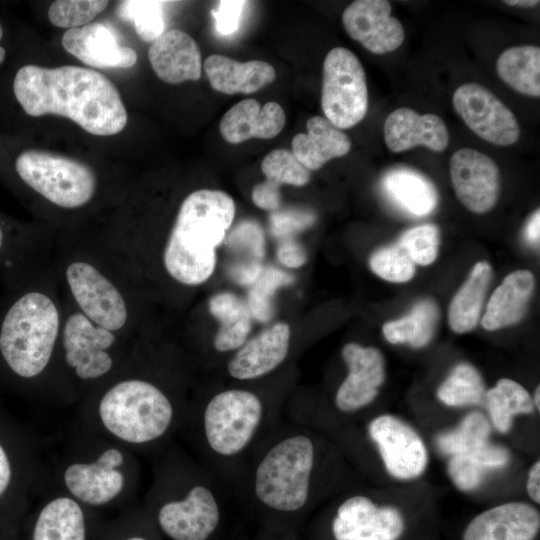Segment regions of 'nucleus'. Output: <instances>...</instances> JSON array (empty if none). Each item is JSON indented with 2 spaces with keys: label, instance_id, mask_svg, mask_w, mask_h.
<instances>
[{
  "label": "nucleus",
  "instance_id": "393cba45",
  "mask_svg": "<svg viewBox=\"0 0 540 540\" xmlns=\"http://www.w3.org/2000/svg\"><path fill=\"white\" fill-rule=\"evenodd\" d=\"M203 67L211 87L229 95L257 92L276 77L273 66L265 61L239 62L219 54L208 56Z\"/></svg>",
  "mask_w": 540,
  "mask_h": 540
},
{
  "label": "nucleus",
  "instance_id": "f257e3e1",
  "mask_svg": "<svg viewBox=\"0 0 540 540\" xmlns=\"http://www.w3.org/2000/svg\"><path fill=\"white\" fill-rule=\"evenodd\" d=\"M52 264L62 296L90 320L127 338L148 333L149 286L106 230H60Z\"/></svg>",
  "mask_w": 540,
  "mask_h": 540
},
{
  "label": "nucleus",
  "instance_id": "39448f33",
  "mask_svg": "<svg viewBox=\"0 0 540 540\" xmlns=\"http://www.w3.org/2000/svg\"><path fill=\"white\" fill-rule=\"evenodd\" d=\"M138 338L96 324L63 297L58 383L102 387L127 365Z\"/></svg>",
  "mask_w": 540,
  "mask_h": 540
},
{
  "label": "nucleus",
  "instance_id": "423d86ee",
  "mask_svg": "<svg viewBox=\"0 0 540 540\" xmlns=\"http://www.w3.org/2000/svg\"><path fill=\"white\" fill-rule=\"evenodd\" d=\"M98 397L102 425L128 444L142 445L161 438L174 418L167 393L152 380L128 371L127 365L100 387Z\"/></svg>",
  "mask_w": 540,
  "mask_h": 540
},
{
  "label": "nucleus",
  "instance_id": "4be33fe9",
  "mask_svg": "<svg viewBox=\"0 0 540 540\" xmlns=\"http://www.w3.org/2000/svg\"><path fill=\"white\" fill-rule=\"evenodd\" d=\"M148 58L159 79L170 84L201 77V52L197 42L186 32L171 29L149 47Z\"/></svg>",
  "mask_w": 540,
  "mask_h": 540
},
{
  "label": "nucleus",
  "instance_id": "13d9d810",
  "mask_svg": "<svg viewBox=\"0 0 540 540\" xmlns=\"http://www.w3.org/2000/svg\"><path fill=\"white\" fill-rule=\"evenodd\" d=\"M2 36H3V28H2V26L0 24V40H1Z\"/></svg>",
  "mask_w": 540,
  "mask_h": 540
},
{
  "label": "nucleus",
  "instance_id": "1a4fd4ad",
  "mask_svg": "<svg viewBox=\"0 0 540 540\" xmlns=\"http://www.w3.org/2000/svg\"><path fill=\"white\" fill-rule=\"evenodd\" d=\"M260 398L243 389L214 395L203 412V431L210 449L219 456L240 454L253 440L263 415Z\"/></svg>",
  "mask_w": 540,
  "mask_h": 540
},
{
  "label": "nucleus",
  "instance_id": "8fccbe9b",
  "mask_svg": "<svg viewBox=\"0 0 540 540\" xmlns=\"http://www.w3.org/2000/svg\"><path fill=\"white\" fill-rule=\"evenodd\" d=\"M527 492L531 499L540 502V463L536 461L531 467L527 478Z\"/></svg>",
  "mask_w": 540,
  "mask_h": 540
},
{
  "label": "nucleus",
  "instance_id": "473e14b6",
  "mask_svg": "<svg viewBox=\"0 0 540 540\" xmlns=\"http://www.w3.org/2000/svg\"><path fill=\"white\" fill-rule=\"evenodd\" d=\"M509 458L506 448L488 441L473 451L452 455L448 473L459 489L470 491L480 485L488 469L505 466Z\"/></svg>",
  "mask_w": 540,
  "mask_h": 540
},
{
  "label": "nucleus",
  "instance_id": "4468645a",
  "mask_svg": "<svg viewBox=\"0 0 540 540\" xmlns=\"http://www.w3.org/2000/svg\"><path fill=\"white\" fill-rule=\"evenodd\" d=\"M404 528L398 509L378 506L362 495L346 499L332 521L335 540H398Z\"/></svg>",
  "mask_w": 540,
  "mask_h": 540
},
{
  "label": "nucleus",
  "instance_id": "c03bdc74",
  "mask_svg": "<svg viewBox=\"0 0 540 540\" xmlns=\"http://www.w3.org/2000/svg\"><path fill=\"white\" fill-rule=\"evenodd\" d=\"M439 229L434 224H422L405 231L398 245L419 265L431 264L438 255Z\"/></svg>",
  "mask_w": 540,
  "mask_h": 540
},
{
  "label": "nucleus",
  "instance_id": "e433bc0d",
  "mask_svg": "<svg viewBox=\"0 0 540 540\" xmlns=\"http://www.w3.org/2000/svg\"><path fill=\"white\" fill-rule=\"evenodd\" d=\"M163 4L155 0H125L119 2L116 15L122 21L133 23L140 39L154 42L165 32Z\"/></svg>",
  "mask_w": 540,
  "mask_h": 540
},
{
  "label": "nucleus",
  "instance_id": "20e7f679",
  "mask_svg": "<svg viewBox=\"0 0 540 540\" xmlns=\"http://www.w3.org/2000/svg\"><path fill=\"white\" fill-rule=\"evenodd\" d=\"M13 91L26 114L63 116L93 135H115L127 123L118 89L92 69L25 65L15 75Z\"/></svg>",
  "mask_w": 540,
  "mask_h": 540
},
{
  "label": "nucleus",
  "instance_id": "7ed1b4c3",
  "mask_svg": "<svg viewBox=\"0 0 540 540\" xmlns=\"http://www.w3.org/2000/svg\"><path fill=\"white\" fill-rule=\"evenodd\" d=\"M235 203L221 190L198 189L188 194L162 242L129 258L148 286L168 281L192 288L206 282L216 266V249L225 240L235 216Z\"/></svg>",
  "mask_w": 540,
  "mask_h": 540
},
{
  "label": "nucleus",
  "instance_id": "f8f14e48",
  "mask_svg": "<svg viewBox=\"0 0 540 540\" xmlns=\"http://www.w3.org/2000/svg\"><path fill=\"white\" fill-rule=\"evenodd\" d=\"M221 521V509L213 491L194 485L180 499L165 502L157 512L160 530L171 540H208Z\"/></svg>",
  "mask_w": 540,
  "mask_h": 540
},
{
  "label": "nucleus",
  "instance_id": "37998d69",
  "mask_svg": "<svg viewBox=\"0 0 540 540\" xmlns=\"http://www.w3.org/2000/svg\"><path fill=\"white\" fill-rule=\"evenodd\" d=\"M369 264L376 275L391 282H406L415 274V263L398 244L375 251Z\"/></svg>",
  "mask_w": 540,
  "mask_h": 540
},
{
  "label": "nucleus",
  "instance_id": "49530a36",
  "mask_svg": "<svg viewBox=\"0 0 540 540\" xmlns=\"http://www.w3.org/2000/svg\"><path fill=\"white\" fill-rule=\"evenodd\" d=\"M245 4L240 0H223L211 11L220 35L229 36L238 29Z\"/></svg>",
  "mask_w": 540,
  "mask_h": 540
},
{
  "label": "nucleus",
  "instance_id": "bb28decb",
  "mask_svg": "<svg viewBox=\"0 0 540 540\" xmlns=\"http://www.w3.org/2000/svg\"><path fill=\"white\" fill-rule=\"evenodd\" d=\"M307 133H298L292 140V153L310 170H318L328 161L346 155L351 148L349 137L325 117L307 120Z\"/></svg>",
  "mask_w": 540,
  "mask_h": 540
},
{
  "label": "nucleus",
  "instance_id": "c85d7f7f",
  "mask_svg": "<svg viewBox=\"0 0 540 540\" xmlns=\"http://www.w3.org/2000/svg\"><path fill=\"white\" fill-rule=\"evenodd\" d=\"M32 540H86L83 509L72 497L50 500L39 512Z\"/></svg>",
  "mask_w": 540,
  "mask_h": 540
},
{
  "label": "nucleus",
  "instance_id": "de8ad7c7",
  "mask_svg": "<svg viewBox=\"0 0 540 540\" xmlns=\"http://www.w3.org/2000/svg\"><path fill=\"white\" fill-rule=\"evenodd\" d=\"M252 201L260 209L276 211L281 202L280 186L268 180L257 184L252 190Z\"/></svg>",
  "mask_w": 540,
  "mask_h": 540
},
{
  "label": "nucleus",
  "instance_id": "a211bd4d",
  "mask_svg": "<svg viewBox=\"0 0 540 540\" xmlns=\"http://www.w3.org/2000/svg\"><path fill=\"white\" fill-rule=\"evenodd\" d=\"M348 375L339 386L335 403L343 412H353L370 404L385 377L384 359L374 347L348 343L342 349Z\"/></svg>",
  "mask_w": 540,
  "mask_h": 540
},
{
  "label": "nucleus",
  "instance_id": "c9c22d12",
  "mask_svg": "<svg viewBox=\"0 0 540 540\" xmlns=\"http://www.w3.org/2000/svg\"><path fill=\"white\" fill-rule=\"evenodd\" d=\"M437 396L452 407L479 404L485 397L484 382L472 365L460 363L440 385Z\"/></svg>",
  "mask_w": 540,
  "mask_h": 540
},
{
  "label": "nucleus",
  "instance_id": "5fc2aeb1",
  "mask_svg": "<svg viewBox=\"0 0 540 540\" xmlns=\"http://www.w3.org/2000/svg\"><path fill=\"white\" fill-rule=\"evenodd\" d=\"M539 394H540V388L539 386H537L536 390H535V393H534V399L532 400L533 401V404L536 406V408L539 410Z\"/></svg>",
  "mask_w": 540,
  "mask_h": 540
},
{
  "label": "nucleus",
  "instance_id": "412c9836",
  "mask_svg": "<svg viewBox=\"0 0 540 540\" xmlns=\"http://www.w3.org/2000/svg\"><path fill=\"white\" fill-rule=\"evenodd\" d=\"M290 334L289 325L278 322L246 341L228 363L230 376L251 380L273 371L288 354Z\"/></svg>",
  "mask_w": 540,
  "mask_h": 540
},
{
  "label": "nucleus",
  "instance_id": "6e6d98bb",
  "mask_svg": "<svg viewBox=\"0 0 540 540\" xmlns=\"http://www.w3.org/2000/svg\"><path fill=\"white\" fill-rule=\"evenodd\" d=\"M125 540H148L147 538L143 537V536H131V537H128L127 539Z\"/></svg>",
  "mask_w": 540,
  "mask_h": 540
},
{
  "label": "nucleus",
  "instance_id": "4d7b16f0",
  "mask_svg": "<svg viewBox=\"0 0 540 540\" xmlns=\"http://www.w3.org/2000/svg\"><path fill=\"white\" fill-rule=\"evenodd\" d=\"M5 59V49L0 46V63H2Z\"/></svg>",
  "mask_w": 540,
  "mask_h": 540
},
{
  "label": "nucleus",
  "instance_id": "864d4df0",
  "mask_svg": "<svg viewBox=\"0 0 540 540\" xmlns=\"http://www.w3.org/2000/svg\"><path fill=\"white\" fill-rule=\"evenodd\" d=\"M505 4L519 7H534L539 4L538 0H505Z\"/></svg>",
  "mask_w": 540,
  "mask_h": 540
},
{
  "label": "nucleus",
  "instance_id": "cd10ccee",
  "mask_svg": "<svg viewBox=\"0 0 540 540\" xmlns=\"http://www.w3.org/2000/svg\"><path fill=\"white\" fill-rule=\"evenodd\" d=\"M534 285V276L528 270L507 275L488 301L482 326L492 331L517 323L526 313Z\"/></svg>",
  "mask_w": 540,
  "mask_h": 540
},
{
  "label": "nucleus",
  "instance_id": "603ef678",
  "mask_svg": "<svg viewBox=\"0 0 540 540\" xmlns=\"http://www.w3.org/2000/svg\"><path fill=\"white\" fill-rule=\"evenodd\" d=\"M539 232H540V213L537 209L529 218L526 227H525V238L531 244L539 243Z\"/></svg>",
  "mask_w": 540,
  "mask_h": 540
},
{
  "label": "nucleus",
  "instance_id": "dca6fc26",
  "mask_svg": "<svg viewBox=\"0 0 540 540\" xmlns=\"http://www.w3.org/2000/svg\"><path fill=\"white\" fill-rule=\"evenodd\" d=\"M123 453L117 448L104 450L93 462L69 465L63 476L72 498L91 506L113 501L123 490L125 478L120 466Z\"/></svg>",
  "mask_w": 540,
  "mask_h": 540
},
{
  "label": "nucleus",
  "instance_id": "b1692460",
  "mask_svg": "<svg viewBox=\"0 0 540 540\" xmlns=\"http://www.w3.org/2000/svg\"><path fill=\"white\" fill-rule=\"evenodd\" d=\"M285 113L274 101L263 106L255 99H245L232 106L222 117L220 133L231 144L251 138L271 139L284 128Z\"/></svg>",
  "mask_w": 540,
  "mask_h": 540
},
{
  "label": "nucleus",
  "instance_id": "2f4dec72",
  "mask_svg": "<svg viewBox=\"0 0 540 540\" xmlns=\"http://www.w3.org/2000/svg\"><path fill=\"white\" fill-rule=\"evenodd\" d=\"M499 77L515 91L530 97L540 96V48L513 46L497 59Z\"/></svg>",
  "mask_w": 540,
  "mask_h": 540
},
{
  "label": "nucleus",
  "instance_id": "f704fd0d",
  "mask_svg": "<svg viewBox=\"0 0 540 540\" xmlns=\"http://www.w3.org/2000/svg\"><path fill=\"white\" fill-rule=\"evenodd\" d=\"M485 398L491 421L501 433L509 431L516 415L528 414L534 409L528 391L511 379H500L485 393Z\"/></svg>",
  "mask_w": 540,
  "mask_h": 540
},
{
  "label": "nucleus",
  "instance_id": "9d476101",
  "mask_svg": "<svg viewBox=\"0 0 540 540\" xmlns=\"http://www.w3.org/2000/svg\"><path fill=\"white\" fill-rule=\"evenodd\" d=\"M321 107L338 129L358 124L368 110L364 68L357 56L343 47L330 50L323 63Z\"/></svg>",
  "mask_w": 540,
  "mask_h": 540
},
{
  "label": "nucleus",
  "instance_id": "f03ea898",
  "mask_svg": "<svg viewBox=\"0 0 540 540\" xmlns=\"http://www.w3.org/2000/svg\"><path fill=\"white\" fill-rule=\"evenodd\" d=\"M63 297L52 261L4 288L0 361L23 382H58Z\"/></svg>",
  "mask_w": 540,
  "mask_h": 540
},
{
  "label": "nucleus",
  "instance_id": "0eeeda50",
  "mask_svg": "<svg viewBox=\"0 0 540 540\" xmlns=\"http://www.w3.org/2000/svg\"><path fill=\"white\" fill-rule=\"evenodd\" d=\"M315 450L302 434L283 438L269 448L256 466L253 489L257 500L273 511L293 513L307 503Z\"/></svg>",
  "mask_w": 540,
  "mask_h": 540
},
{
  "label": "nucleus",
  "instance_id": "f3484780",
  "mask_svg": "<svg viewBox=\"0 0 540 540\" xmlns=\"http://www.w3.org/2000/svg\"><path fill=\"white\" fill-rule=\"evenodd\" d=\"M386 0H356L342 14V23L349 36L374 54H385L399 48L405 32L401 22L391 16Z\"/></svg>",
  "mask_w": 540,
  "mask_h": 540
},
{
  "label": "nucleus",
  "instance_id": "3c124183",
  "mask_svg": "<svg viewBox=\"0 0 540 540\" xmlns=\"http://www.w3.org/2000/svg\"><path fill=\"white\" fill-rule=\"evenodd\" d=\"M11 465L9 458L0 444V496L7 490L11 481Z\"/></svg>",
  "mask_w": 540,
  "mask_h": 540
},
{
  "label": "nucleus",
  "instance_id": "ea45409f",
  "mask_svg": "<svg viewBox=\"0 0 540 540\" xmlns=\"http://www.w3.org/2000/svg\"><path fill=\"white\" fill-rule=\"evenodd\" d=\"M227 246L238 255L231 266L262 265L265 253L264 234L260 225L253 220H242L229 233Z\"/></svg>",
  "mask_w": 540,
  "mask_h": 540
},
{
  "label": "nucleus",
  "instance_id": "79ce46f5",
  "mask_svg": "<svg viewBox=\"0 0 540 540\" xmlns=\"http://www.w3.org/2000/svg\"><path fill=\"white\" fill-rule=\"evenodd\" d=\"M261 169L266 180L278 186L288 184L300 187L310 180V171L286 149H275L268 153L262 161Z\"/></svg>",
  "mask_w": 540,
  "mask_h": 540
},
{
  "label": "nucleus",
  "instance_id": "9b49d317",
  "mask_svg": "<svg viewBox=\"0 0 540 540\" xmlns=\"http://www.w3.org/2000/svg\"><path fill=\"white\" fill-rule=\"evenodd\" d=\"M453 106L465 124L483 140L510 146L520 137L512 111L490 90L477 83H465L453 94Z\"/></svg>",
  "mask_w": 540,
  "mask_h": 540
},
{
  "label": "nucleus",
  "instance_id": "a18cd8bd",
  "mask_svg": "<svg viewBox=\"0 0 540 540\" xmlns=\"http://www.w3.org/2000/svg\"><path fill=\"white\" fill-rule=\"evenodd\" d=\"M316 215L304 209L291 208L274 211L270 216V230L275 237L291 238L292 234L310 227Z\"/></svg>",
  "mask_w": 540,
  "mask_h": 540
},
{
  "label": "nucleus",
  "instance_id": "aec40b11",
  "mask_svg": "<svg viewBox=\"0 0 540 540\" xmlns=\"http://www.w3.org/2000/svg\"><path fill=\"white\" fill-rule=\"evenodd\" d=\"M540 529V514L524 502H508L474 517L463 540H534Z\"/></svg>",
  "mask_w": 540,
  "mask_h": 540
},
{
  "label": "nucleus",
  "instance_id": "7c9ffc66",
  "mask_svg": "<svg viewBox=\"0 0 540 540\" xmlns=\"http://www.w3.org/2000/svg\"><path fill=\"white\" fill-rule=\"evenodd\" d=\"M491 276V266L487 262H478L472 268L449 306L448 320L454 332L465 333L476 327Z\"/></svg>",
  "mask_w": 540,
  "mask_h": 540
},
{
  "label": "nucleus",
  "instance_id": "72a5a7b5",
  "mask_svg": "<svg viewBox=\"0 0 540 540\" xmlns=\"http://www.w3.org/2000/svg\"><path fill=\"white\" fill-rule=\"evenodd\" d=\"M438 318L435 302L422 300L415 304L408 315L385 323L383 334L392 344L408 343L413 347H423L432 339Z\"/></svg>",
  "mask_w": 540,
  "mask_h": 540
},
{
  "label": "nucleus",
  "instance_id": "4c0bfd02",
  "mask_svg": "<svg viewBox=\"0 0 540 540\" xmlns=\"http://www.w3.org/2000/svg\"><path fill=\"white\" fill-rule=\"evenodd\" d=\"M490 431L487 418L480 412H472L454 430L441 434L437 445L443 453L451 456L467 453L487 443Z\"/></svg>",
  "mask_w": 540,
  "mask_h": 540
},
{
  "label": "nucleus",
  "instance_id": "6ab92c4d",
  "mask_svg": "<svg viewBox=\"0 0 540 540\" xmlns=\"http://www.w3.org/2000/svg\"><path fill=\"white\" fill-rule=\"evenodd\" d=\"M61 42L68 53L90 67L129 68L137 61L135 50L122 46L114 30L100 22L67 30Z\"/></svg>",
  "mask_w": 540,
  "mask_h": 540
},
{
  "label": "nucleus",
  "instance_id": "5701e85b",
  "mask_svg": "<svg viewBox=\"0 0 540 540\" xmlns=\"http://www.w3.org/2000/svg\"><path fill=\"white\" fill-rule=\"evenodd\" d=\"M384 140L387 147L396 153L418 145L442 152L448 146L449 133L438 115H421L411 108L401 107L386 118Z\"/></svg>",
  "mask_w": 540,
  "mask_h": 540
},
{
  "label": "nucleus",
  "instance_id": "58836bf2",
  "mask_svg": "<svg viewBox=\"0 0 540 540\" xmlns=\"http://www.w3.org/2000/svg\"><path fill=\"white\" fill-rule=\"evenodd\" d=\"M293 276L274 266L264 267L259 277L251 285L247 305L253 318L268 322L274 313L273 297L278 288L293 282Z\"/></svg>",
  "mask_w": 540,
  "mask_h": 540
},
{
  "label": "nucleus",
  "instance_id": "2eb2a0df",
  "mask_svg": "<svg viewBox=\"0 0 540 540\" xmlns=\"http://www.w3.org/2000/svg\"><path fill=\"white\" fill-rule=\"evenodd\" d=\"M450 175L460 202L470 211L483 214L497 202L499 169L493 159L475 149L461 148L450 158Z\"/></svg>",
  "mask_w": 540,
  "mask_h": 540
},
{
  "label": "nucleus",
  "instance_id": "ddd939ff",
  "mask_svg": "<svg viewBox=\"0 0 540 540\" xmlns=\"http://www.w3.org/2000/svg\"><path fill=\"white\" fill-rule=\"evenodd\" d=\"M368 433L378 446L386 470L393 477L411 480L424 472L427 450L411 426L394 416L381 415L371 421Z\"/></svg>",
  "mask_w": 540,
  "mask_h": 540
},
{
  "label": "nucleus",
  "instance_id": "c756f323",
  "mask_svg": "<svg viewBox=\"0 0 540 540\" xmlns=\"http://www.w3.org/2000/svg\"><path fill=\"white\" fill-rule=\"evenodd\" d=\"M208 308L220 322L214 338L215 349L219 352L239 349L252 328L253 317L247 302L233 293L222 292L210 298Z\"/></svg>",
  "mask_w": 540,
  "mask_h": 540
},
{
  "label": "nucleus",
  "instance_id": "a878e982",
  "mask_svg": "<svg viewBox=\"0 0 540 540\" xmlns=\"http://www.w3.org/2000/svg\"><path fill=\"white\" fill-rule=\"evenodd\" d=\"M386 199L398 210L411 217H425L438 204L434 184L422 173L409 167H395L381 179Z\"/></svg>",
  "mask_w": 540,
  "mask_h": 540
},
{
  "label": "nucleus",
  "instance_id": "a19ab883",
  "mask_svg": "<svg viewBox=\"0 0 540 540\" xmlns=\"http://www.w3.org/2000/svg\"><path fill=\"white\" fill-rule=\"evenodd\" d=\"M108 6L106 0H57L48 10L50 22L59 28L85 26Z\"/></svg>",
  "mask_w": 540,
  "mask_h": 540
},
{
  "label": "nucleus",
  "instance_id": "6e6552de",
  "mask_svg": "<svg viewBox=\"0 0 540 540\" xmlns=\"http://www.w3.org/2000/svg\"><path fill=\"white\" fill-rule=\"evenodd\" d=\"M20 181L60 212H78L93 204L100 183L87 164L41 150H26L15 161Z\"/></svg>",
  "mask_w": 540,
  "mask_h": 540
},
{
  "label": "nucleus",
  "instance_id": "09e8293b",
  "mask_svg": "<svg viewBox=\"0 0 540 540\" xmlns=\"http://www.w3.org/2000/svg\"><path fill=\"white\" fill-rule=\"evenodd\" d=\"M279 261L289 268H298L307 261L304 248L292 238H285L277 249Z\"/></svg>",
  "mask_w": 540,
  "mask_h": 540
}]
</instances>
